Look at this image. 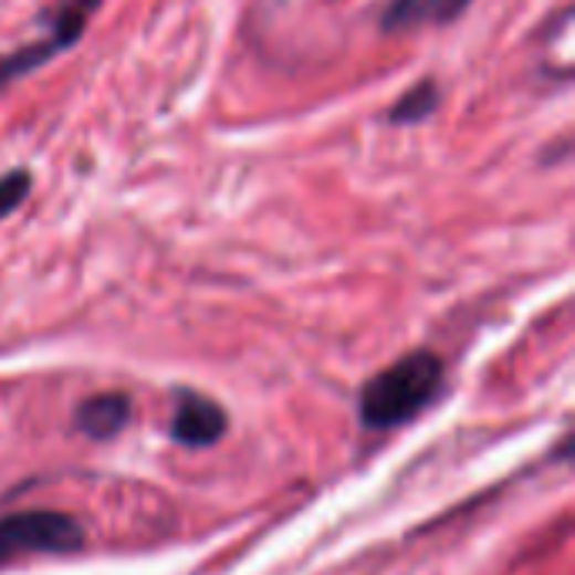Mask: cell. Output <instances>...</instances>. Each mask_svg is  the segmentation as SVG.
<instances>
[{
	"label": "cell",
	"instance_id": "8",
	"mask_svg": "<svg viewBox=\"0 0 575 575\" xmlns=\"http://www.w3.org/2000/svg\"><path fill=\"white\" fill-rule=\"evenodd\" d=\"M28 196H31V176L24 169L8 172L4 179H0V219H8L11 212H18Z\"/></svg>",
	"mask_w": 575,
	"mask_h": 575
},
{
	"label": "cell",
	"instance_id": "3",
	"mask_svg": "<svg viewBox=\"0 0 575 575\" xmlns=\"http://www.w3.org/2000/svg\"><path fill=\"white\" fill-rule=\"evenodd\" d=\"M85 24H88V14L81 18L77 8H71V4H64V0H58L54 14L48 18V38H41L34 44H24L18 51L0 54V95H4L14 85V81L28 77L31 71L44 67L51 58H58L67 48H74L81 41V34H85Z\"/></svg>",
	"mask_w": 575,
	"mask_h": 575
},
{
	"label": "cell",
	"instance_id": "5",
	"mask_svg": "<svg viewBox=\"0 0 575 575\" xmlns=\"http://www.w3.org/2000/svg\"><path fill=\"white\" fill-rule=\"evenodd\" d=\"M128 418H132V400L118 390H108V394H95L77 404L74 428L95 441H108L118 431H125Z\"/></svg>",
	"mask_w": 575,
	"mask_h": 575
},
{
	"label": "cell",
	"instance_id": "6",
	"mask_svg": "<svg viewBox=\"0 0 575 575\" xmlns=\"http://www.w3.org/2000/svg\"><path fill=\"white\" fill-rule=\"evenodd\" d=\"M428 21L448 24V0H390L380 14V28L390 34L421 28Z\"/></svg>",
	"mask_w": 575,
	"mask_h": 575
},
{
	"label": "cell",
	"instance_id": "1",
	"mask_svg": "<svg viewBox=\"0 0 575 575\" xmlns=\"http://www.w3.org/2000/svg\"><path fill=\"white\" fill-rule=\"evenodd\" d=\"M445 384V364L431 351H415L374 374L360 390V425L370 431H390L415 421L428 410Z\"/></svg>",
	"mask_w": 575,
	"mask_h": 575
},
{
	"label": "cell",
	"instance_id": "4",
	"mask_svg": "<svg viewBox=\"0 0 575 575\" xmlns=\"http://www.w3.org/2000/svg\"><path fill=\"white\" fill-rule=\"evenodd\" d=\"M222 435H226V410L199 390H179L172 438L186 448H209Z\"/></svg>",
	"mask_w": 575,
	"mask_h": 575
},
{
	"label": "cell",
	"instance_id": "2",
	"mask_svg": "<svg viewBox=\"0 0 575 575\" xmlns=\"http://www.w3.org/2000/svg\"><path fill=\"white\" fill-rule=\"evenodd\" d=\"M85 545L81 525L51 509H31L0 519V565L31 555H71Z\"/></svg>",
	"mask_w": 575,
	"mask_h": 575
},
{
	"label": "cell",
	"instance_id": "7",
	"mask_svg": "<svg viewBox=\"0 0 575 575\" xmlns=\"http://www.w3.org/2000/svg\"><path fill=\"white\" fill-rule=\"evenodd\" d=\"M441 105V92L435 81H421V85H415L410 92H404L394 108H390V122L394 125H418L425 118L435 115V108Z\"/></svg>",
	"mask_w": 575,
	"mask_h": 575
},
{
	"label": "cell",
	"instance_id": "9",
	"mask_svg": "<svg viewBox=\"0 0 575 575\" xmlns=\"http://www.w3.org/2000/svg\"><path fill=\"white\" fill-rule=\"evenodd\" d=\"M468 4H471V0H448V21H454L458 14H464Z\"/></svg>",
	"mask_w": 575,
	"mask_h": 575
}]
</instances>
